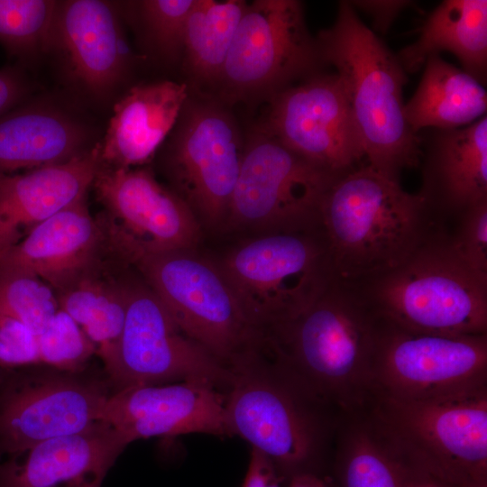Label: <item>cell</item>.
Listing matches in <instances>:
<instances>
[{"label":"cell","mask_w":487,"mask_h":487,"mask_svg":"<svg viewBox=\"0 0 487 487\" xmlns=\"http://www.w3.org/2000/svg\"><path fill=\"white\" fill-rule=\"evenodd\" d=\"M103 480V478L82 480L61 487H100Z\"/></svg>","instance_id":"39"},{"label":"cell","mask_w":487,"mask_h":487,"mask_svg":"<svg viewBox=\"0 0 487 487\" xmlns=\"http://www.w3.org/2000/svg\"><path fill=\"white\" fill-rule=\"evenodd\" d=\"M355 10H362L372 18L373 27L386 32L401 11L411 5L410 1H348Z\"/></svg>","instance_id":"36"},{"label":"cell","mask_w":487,"mask_h":487,"mask_svg":"<svg viewBox=\"0 0 487 487\" xmlns=\"http://www.w3.org/2000/svg\"><path fill=\"white\" fill-rule=\"evenodd\" d=\"M53 289L36 276L0 269V316L17 319L36 334L59 310Z\"/></svg>","instance_id":"31"},{"label":"cell","mask_w":487,"mask_h":487,"mask_svg":"<svg viewBox=\"0 0 487 487\" xmlns=\"http://www.w3.org/2000/svg\"><path fill=\"white\" fill-rule=\"evenodd\" d=\"M457 228L452 244L464 261L487 277V200L476 203L456 218Z\"/></svg>","instance_id":"34"},{"label":"cell","mask_w":487,"mask_h":487,"mask_svg":"<svg viewBox=\"0 0 487 487\" xmlns=\"http://www.w3.org/2000/svg\"><path fill=\"white\" fill-rule=\"evenodd\" d=\"M315 39L322 63L335 69L343 85L366 164L399 180L403 170L419 164L421 149L405 118L408 78L396 54L348 1L339 3L334 23Z\"/></svg>","instance_id":"3"},{"label":"cell","mask_w":487,"mask_h":487,"mask_svg":"<svg viewBox=\"0 0 487 487\" xmlns=\"http://www.w3.org/2000/svg\"><path fill=\"white\" fill-rule=\"evenodd\" d=\"M27 92V82L18 68L5 67L1 69L0 116L17 106Z\"/></svg>","instance_id":"37"},{"label":"cell","mask_w":487,"mask_h":487,"mask_svg":"<svg viewBox=\"0 0 487 487\" xmlns=\"http://www.w3.org/2000/svg\"><path fill=\"white\" fill-rule=\"evenodd\" d=\"M95 271L56 293L66 312L95 345L106 373L111 369L123 331L126 296L124 284L105 280Z\"/></svg>","instance_id":"28"},{"label":"cell","mask_w":487,"mask_h":487,"mask_svg":"<svg viewBox=\"0 0 487 487\" xmlns=\"http://www.w3.org/2000/svg\"><path fill=\"white\" fill-rule=\"evenodd\" d=\"M110 394L106 381L83 371L5 370L0 382V458H16L42 441L100 421Z\"/></svg>","instance_id":"13"},{"label":"cell","mask_w":487,"mask_h":487,"mask_svg":"<svg viewBox=\"0 0 487 487\" xmlns=\"http://www.w3.org/2000/svg\"><path fill=\"white\" fill-rule=\"evenodd\" d=\"M225 394L230 436L265 455L286 481L301 473L325 475L344 415L311 393L262 346L230 366Z\"/></svg>","instance_id":"2"},{"label":"cell","mask_w":487,"mask_h":487,"mask_svg":"<svg viewBox=\"0 0 487 487\" xmlns=\"http://www.w3.org/2000/svg\"><path fill=\"white\" fill-rule=\"evenodd\" d=\"M87 136L80 124L56 108L15 106L0 116V173L66 162L87 151Z\"/></svg>","instance_id":"24"},{"label":"cell","mask_w":487,"mask_h":487,"mask_svg":"<svg viewBox=\"0 0 487 487\" xmlns=\"http://www.w3.org/2000/svg\"><path fill=\"white\" fill-rule=\"evenodd\" d=\"M40 364L37 334L23 322L0 316V369Z\"/></svg>","instance_id":"35"},{"label":"cell","mask_w":487,"mask_h":487,"mask_svg":"<svg viewBox=\"0 0 487 487\" xmlns=\"http://www.w3.org/2000/svg\"><path fill=\"white\" fill-rule=\"evenodd\" d=\"M126 311L109 382L119 390L140 384L207 381L228 390L230 367L188 336L148 287L124 285Z\"/></svg>","instance_id":"12"},{"label":"cell","mask_w":487,"mask_h":487,"mask_svg":"<svg viewBox=\"0 0 487 487\" xmlns=\"http://www.w3.org/2000/svg\"><path fill=\"white\" fill-rule=\"evenodd\" d=\"M188 100L184 83L162 80L132 87L115 105L100 143L102 163L131 169L150 161L177 124Z\"/></svg>","instance_id":"23"},{"label":"cell","mask_w":487,"mask_h":487,"mask_svg":"<svg viewBox=\"0 0 487 487\" xmlns=\"http://www.w3.org/2000/svg\"><path fill=\"white\" fill-rule=\"evenodd\" d=\"M219 390L202 380L124 387L111 392L100 421L112 426L128 444L190 433L230 436L225 394Z\"/></svg>","instance_id":"17"},{"label":"cell","mask_w":487,"mask_h":487,"mask_svg":"<svg viewBox=\"0 0 487 487\" xmlns=\"http://www.w3.org/2000/svg\"><path fill=\"white\" fill-rule=\"evenodd\" d=\"M180 329L230 367L260 347L264 334L248 318L218 265L190 251L133 262Z\"/></svg>","instance_id":"8"},{"label":"cell","mask_w":487,"mask_h":487,"mask_svg":"<svg viewBox=\"0 0 487 487\" xmlns=\"http://www.w3.org/2000/svg\"><path fill=\"white\" fill-rule=\"evenodd\" d=\"M170 151L179 196L196 216L217 225L226 221L244 142L236 122L211 102L185 105Z\"/></svg>","instance_id":"16"},{"label":"cell","mask_w":487,"mask_h":487,"mask_svg":"<svg viewBox=\"0 0 487 487\" xmlns=\"http://www.w3.org/2000/svg\"><path fill=\"white\" fill-rule=\"evenodd\" d=\"M385 320L353 285L334 280L306 310L265 333L269 354L342 415L363 409Z\"/></svg>","instance_id":"1"},{"label":"cell","mask_w":487,"mask_h":487,"mask_svg":"<svg viewBox=\"0 0 487 487\" xmlns=\"http://www.w3.org/2000/svg\"><path fill=\"white\" fill-rule=\"evenodd\" d=\"M112 426L87 428L42 441L16 458L0 463V487H61L105 478L128 446Z\"/></svg>","instance_id":"22"},{"label":"cell","mask_w":487,"mask_h":487,"mask_svg":"<svg viewBox=\"0 0 487 487\" xmlns=\"http://www.w3.org/2000/svg\"><path fill=\"white\" fill-rule=\"evenodd\" d=\"M421 188L418 195L435 221L456 218L487 200V116L452 130L418 133Z\"/></svg>","instance_id":"18"},{"label":"cell","mask_w":487,"mask_h":487,"mask_svg":"<svg viewBox=\"0 0 487 487\" xmlns=\"http://www.w3.org/2000/svg\"><path fill=\"white\" fill-rule=\"evenodd\" d=\"M106 244L104 228L84 198L46 219L0 255V269L36 276L58 293L96 271Z\"/></svg>","instance_id":"19"},{"label":"cell","mask_w":487,"mask_h":487,"mask_svg":"<svg viewBox=\"0 0 487 487\" xmlns=\"http://www.w3.org/2000/svg\"><path fill=\"white\" fill-rule=\"evenodd\" d=\"M40 364L62 372L83 371L96 354L95 345L81 327L60 309L37 333Z\"/></svg>","instance_id":"32"},{"label":"cell","mask_w":487,"mask_h":487,"mask_svg":"<svg viewBox=\"0 0 487 487\" xmlns=\"http://www.w3.org/2000/svg\"><path fill=\"white\" fill-rule=\"evenodd\" d=\"M330 473L335 487H422L377 437L361 410L340 420Z\"/></svg>","instance_id":"27"},{"label":"cell","mask_w":487,"mask_h":487,"mask_svg":"<svg viewBox=\"0 0 487 487\" xmlns=\"http://www.w3.org/2000/svg\"><path fill=\"white\" fill-rule=\"evenodd\" d=\"M106 211V244L130 263L152 254L190 251L200 231L197 216L146 168L98 170L93 184Z\"/></svg>","instance_id":"14"},{"label":"cell","mask_w":487,"mask_h":487,"mask_svg":"<svg viewBox=\"0 0 487 487\" xmlns=\"http://www.w3.org/2000/svg\"><path fill=\"white\" fill-rule=\"evenodd\" d=\"M337 178L260 128L244 142L226 221L269 233L318 226L322 199Z\"/></svg>","instance_id":"9"},{"label":"cell","mask_w":487,"mask_h":487,"mask_svg":"<svg viewBox=\"0 0 487 487\" xmlns=\"http://www.w3.org/2000/svg\"><path fill=\"white\" fill-rule=\"evenodd\" d=\"M436 223L418 193L366 163L337 178L319 208L335 278L349 284L400 264Z\"/></svg>","instance_id":"4"},{"label":"cell","mask_w":487,"mask_h":487,"mask_svg":"<svg viewBox=\"0 0 487 487\" xmlns=\"http://www.w3.org/2000/svg\"><path fill=\"white\" fill-rule=\"evenodd\" d=\"M197 0H145L138 4L148 38L166 58L183 51L188 16Z\"/></svg>","instance_id":"33"},{"label":"cell","mask_w":487,"mask_h":487,"mask_svg":"<svg viewBox=\"0 0 487 487\" xmlns=\"http://www.w3.org/2000/svg\"><path fill=\"white\" fill-rule=\"evenodd\" d=\"M218 267L263 334L301 314L335 279L320 225L251 240Z\"/></svg>","instance_id":"7"},{"label":"cell","mask_w":487,"mask_h":487,"mask_svg":"<svg viewBox=\"0 0 487 487\" xmlns=\"http://www.w3.org/2000/svg\"><path fill=\"white\" fill-rule=\"evenodd\" d=\"M286 481L272 463L260 452L252 449L242 487H281Z\"/></svg>","instance_id":"38"},{"label":"cell","mask_w":487,"mask_h":487,"mask_svg":"<svg viewBox=\"0 0 487 487\" xmlns=\"http://www.w3.org/2000/svg\"><path fill=\"white\" fill-rule=\"evenodd\" d=\"M4 371L3 369H0V382H1V380H2V377H3V374H4Z\"/></svg>","instance_id":"40"},{"label":"cell","mask_w":487,"mask_h":487,"mask_svg":"<svg viewBox=\"0 0 487 487\" xmlns=\"http://www.w3.org/2000/svg\"><path fill=\"white\" fill-rule=\"evenodd\" d=\"M486 110L484 86L440 55L427 60L420 82L404 105L406 121L417 134L429 128L469 125L486 115Z\"/></svg>","instance_id":"26"},{"label":"cell","mask_w":487,"mask_h":487,"mask_svg":"<svg viewBox=\"0 0 487 487\" xmlns=\"http://www.w3.org/2000/svg\"><path fill=\"white\" fill-rule=\"evenodd\" d=\"M246 1L197 0L186 26V64L200 80L219 81Z\"/></svg>","instance_id":"29"},{"label":"cell","mask_w":487,"mask_h":487,"mask_svg":"<svg viewBox=\"0 0 487 487\" xmlns=\"http://www.w3.org/2000/svg\"><path fill=\"white\" fill-rule=\"evenodd\" d=\"M50 47L60 50L74 78L96 95L120 81L128 61L117 14L105 1L58 2Z\"/></svg>","instance_id":"21"},{"label":"cell","mask_w":487,"mask_h":487,"mask_svg":"<svg viewBox=\"0 0 487 487\" xmlns=\"http://www.w3.org/2000/svg\"><path fill=\"white\" fill-rule=\"evenodd\" d=\"M57 6L50 0H0L2 45L20 58L48 49Z\"/></svg>","instance_id":"30"},{"label":"cell","mask_w":487,"mask_h":487,"mask_svg":"<svg viewBox=\"0 0 487 487\" xmlns=\"http://www.w3.org/2000/svg\"><path fill=\"white\" fill-rule=\"evenodd\" d=\"M361 411L422 487H487V391L430 400L373 392Z\"/></svg>","instance_id":"5"},{"label":"cell","mask_w":487,"mask_h":487,"mask_svg":"<svg viewBox=\"0 0 487 487\" xmlns=\"http://www.w3.org/2000/svg\"><path fill=\"white\" fill-rule=\"evenodd\" d=\"M323 66L300 1L255 0L247 3L219 81L234 100L271 98Z\"/></svg>","instance_id":"10"},{"label":"cell","mask_w":487,"mask_h":487,"mask_svg":"<svg viewBox=\"0 0 487 487\" xmlns=\"http://www.w3.org/2000/svg\"><path fill=\"white\" fill-rule=\"evenodd\" d=\"M351 285L381 317L403 329L487 334V277L464 261L439 223L400 264Z\"/></svg>","instance_id":"6"},{"label":"cell","mask_w":487,"mask_h":487,"mask_svg":"<svg viewBox=\"0 0 487 487\" xmlns=\"http://www.w3.org/2000/svg\"><path fill=\"white\" fill-rule=\"evenodd\" d=\"M263 128L335 177L364 164L363 143L335 72L321 70L275 94Z\"/></svg>","instance_id":"15"},{"label":"cell","mask_w":487,"mask_h":487,"mask_svg":"<svg viewBox=\"0 0 487 487\" xmlns=\"http://www.w3.org/2000/svg\"><path fill=\"white\" fill-rule=\"evenodd\" d=\"M101 165L97 143L63 163L0 173V255L49 217L86 198Z\"/></svg>","instance_id":"20"},{"label":"cell","mask_w":487,"mask_h":487,"mask_svg":"<svg viewBox=\"0 0 487 487\" xmlns=\"http://www.w3.org/2000/svg\"><path fill=\"white\" fill-rule=\"evenodd\" d=\"M486 391L487 334H422L385 320L377 348L372 393L407 400H430Z\"/></svg>","instance_id":"11"},{"label":"cell","mask_w":487,"mask_h":487,"mask_svg":"<svg viewBox=\"0 0 487 487\" xmlns=\"http://www.w3.org/2000/svg\"><path fill=\"white\" fill-rule=\"evenodd\" d=\"M442 51L455 55L464 71L486 85V0L441 2L420 28L418 38L396 56L406 73H414Z\"/></svg>","instance_id":"25"}]
</instances>
